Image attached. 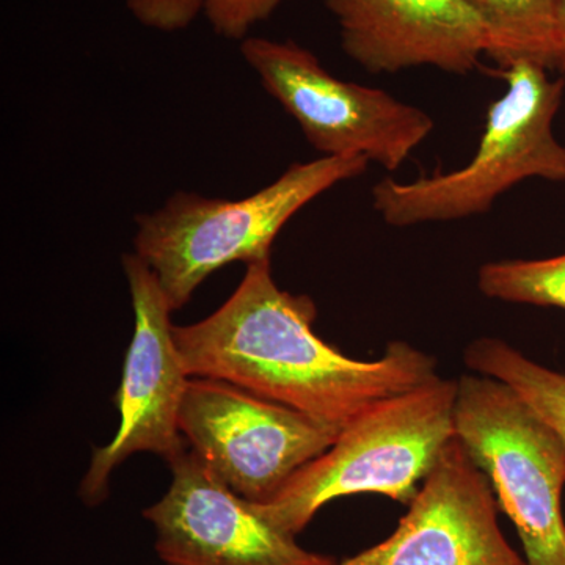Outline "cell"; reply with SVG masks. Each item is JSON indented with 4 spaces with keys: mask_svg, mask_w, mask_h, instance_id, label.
<instances>
[{
    "mask_svg": "<svg viewBox=\"0 0 565 565\" xmlns=\"http://www.w3.org/2000/svg\"><path fill=\"white\" fill-rule=\"evenodd\" d=\"M457 381L429 384L371 405L341 429L323 455L300 468L266 503L275 526L297 535L330 501L375 493L408 505L456 438Z\"/></svg>",
    "mask_w": 565,
    "mask_h": 565,
    "instance_id": "cell-3",
    "label": "cell"
},
{
    "mask_svg": "<svg viewBox=\"0 0 565 565\" xmlns=\"http://www.w3.org/2000/svg\"><path fill=\"white\" fill-rule=\"evenodd\" d=\"M333 565L527 564L505 541L492 487L456 435L394 533Z\"/></svg>",
    "mask_w": 565,
    "mask_h": 565,
    "instance_id": "cell-10",
    "label": "cell"
},
{
    "mask_svg": "<svg viewBox=\"0 0 565 565\" xmlns=\"http://www.w3.org/2000/svg\"><path fill=\"white\" fill-rule=\"evenodd\" d=\"M121 263L136 327L115 396L120 427L109 445L93 449L90 467L79 486L82 503L87 505L107 500L110 476L128 457L152 452L170 462L185 451L180 412L191 375L174 343L173 310L143 259L132 252L122 255Z\"/></svg>",
    "mask_w": 565,
    "mask_h": 565,
    "instance_id": "cell-8",
    "label": "cell"
},
{
    "mask_svg": "<svg viewBox=\"0 0 565 565\" xmlns=\"http://www.w3.org/2000/svg\"><path fill=\"white\" fill-rule=\"evenodd\" d=\"M478 286L489 299L565 311V253L544 259L486 263L479 269Z\"/></svg>",
    "mask_w": 565,
    "mask_h": 565,
    "instance_id": "cell-14",
    "label": "cell"
},
{
    "mask_svg": "<svg viewBox=\"0 0 565 565\" xmlns=\"http://www.w3.org/2000/svg\"><path fill=\"white\" fill-rule=\"evenodd\" d=\"M341 47L371 74L418 66L471 73L492 51L489 29L467 0H326Z\"/></svg>",
    "mask_w": 565,
    "mask_h": 565,
    "instance_id": "cell-11",
    "label": "cell"
},
{
    "mask_svg": "<svg viewBox=\"0 0 565 565\" xmlns=\"http://www.w3.org/2000/svg\"><path fill=\"white\" fill-rule=\"evenodd\" d=\"M479 14L493 46L498 68L533 62L565 74V35L559 0H467Z\"/></svg>",
    "mask_w": 565,
    "mask_h": 565,
    "instance_id": "cell-12",
    "label": "cell"
},
{
    "mask_svg": "<svg viewBox=\"0 0 565 565\" xmlns=\"http://www.w3.org/2000/svg\"><path fill=\"white\" fill-rule=\"evenodd\" d=\"M241 55L264 90L297 121L327 158L364 156L396 172L434 131L430 115L381 88L338 79L294 41L248 36Z\"/></svg>",
    "mask_w": 565,
    "mask_h": 565,
    "instance_id": "cell-6",
    "label": "cell"
},
{
    "mask_svg": "<svg viewBox=\"0 0 565 565\" xmlns=\"http://www.w3.org/2000/svg\"><path fill=\"white\" fill-rule=\"evenodd\" d=\"M206 0H126L134 20L152 31L172 33L188 29L204 11Z\"/></svg>",
    "mask_w": 565,
    "mask_h": 565,
    "instance_id": "cell-16",
    "label": "cell"
},
{
    "mask_svg": "<svg viewBox=\"0 0 565 565\" xmlns=\"http://www.w3.org/2000/svg\"><path fill=\"white\" fill-rule=\"evenodd\" d=\"M182 437L233 492L266 503L341 429L241 386L191 377L180 412Z\"/></svg>",
    "mask_w": 565,
    "mask_h": 565,
    "instance_id": "cell-7",
    "label": "cell"
},
{
    "mask_svg": "<svg viewBox=\"0 0 565 565\" xmlns=\"http://www.w3.org/2000/svg\"><path fill=\"white\" fill-rule=\"evenodd\" d=\"M285 0H206L203 14L215 35L244 41L259 22L269 20Z\"/></svg>",
    "mask_w": 565,
    "mask_h": 565,
    "instance_id": "cell-15",
    "label": "cell"
},
{
    "mask_svg": "<svg viewBox=\"0 0 565 565\" xmlns=\"http://www.w3.org/2000/svg\"><path fill=\"white\" fill-rule=\"evenodd\" d=\"M475 374L503 382L556 434L565 448V374L527 359L500 338H479L463 353Z\"/></svg>",
    "mask_w": 565,
    "mask_h": 565,
    "instance_id": "cell-13",
    "label": "cell"
},
{
    "mask_svg": "<svg viewBox=\"0 0 565 565\" xmlns=\"http://www.w3.org/2000/svg\"><path fill=\"white\" fill-rule=\"evenodd\" d=\"M364 156H321L292 163L262 191L239 200L178 191L158 210L136 217L134 253L158 278L173 311L215 270L267 262L278 234L297 212L340 182L367 170Z\"/></svg>",
    "mask_w": 565,
    "mask_h": 565,
    "instance_id": "cell-2",
    "label": "cell"
},
{
    "mask_svg": "<svg viewBox=\"0 0 565 565\" xmlns=\"http://www.w3.org/2000/svg\"><path fill=\"white\" fill-rule=\"evenodd\" d=\"M456 435L514 523L527 565H565V448L515 392L487 375L457 381Z\"/></svg>",
    "mask_w": 565,
    "mask_h": 565,
    "instance_id": "cell-5",
    "label": "cell"
},
{
    "mask_svg": "<svg viewBox=\"0 0 565 565\" xmlns=\"http://www.w3.org/2000/svg\"><path fill=\"white\" fill-rule=\"evenodd\" d=\"M172 484L143 516L167 565H333L233 492L196 452L170 460Z\"/></svg>",
    "mask_w": 565,
    "mask_h": 565,
    "instance_id": "cell-9",
    "label": "cell"
},
{
    "mask_svg": "<svg viewBox=\"0 0 565 565\" xmlns=\"http://www.w3.org/2000/svg\"><path fill=\"white\" fill-rule=\"evenodd\" d=\"M561 3V21H563V29L565 35V0H559Z\"/></svg>",
    "mask_w": 565,
    "mask_h": 565,
    "instance_id": "cell-17",
    "label": "cell"
},
{
    "mask_svg": "<svg viewBox=\"0 0 565 565\" xmlns=\"http://www.w3.org/2000/svg\"><path fill=\"white\" fill-rule=\"evenodd\" d=\"M548 73L533 62L498 71L504 95L489 107L478 150L460 169L411 182L379 181L371 199L386 225L462 221L487 214L503 193L531 178L565 182V145L553 129L565 76Z\"/></svg>",
    "mask_w": 565,
    "mask_h": 565,
    "instance_id": "cell-4",
    "label": "cell"
},
{
    "mask_svg": "<svg viewBox=\"0 0 565 565\" xmlns=\"http://www.w3.org/2000/svg\"><path fill=\"white\" fill-rule=\"evenodd\" d=\"M318 308L274 280L273 259L248 264L241 285L215 313L173 327L191 377L241 386L343 429L371 405L440 377L437 360L392 341L373 362L349 359L316 334Z\"/></svg>",
    "mask_w": 565,
    "mask_h": 565,
    "instance_id": "cell-1",
    "label": "cell"
}]
</instances>
